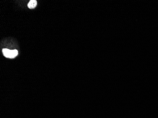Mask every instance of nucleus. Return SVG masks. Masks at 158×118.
Instances as JSON below:
<instances>
[{
	"label": "nucleus",
	"instance_id": "obj_1",
	"mask_svg": "<svg viewBox=\"0 0 158 118\" xmlns=\"http://www.w3.org/2000/svg\"><path fill=\"white\" fill-rule=\"evenodd\" d=\"M2 52H3V55L5 57L10 59L14 58L18 55V51L17 50H10L8 49H3L2 50Z\"/></svg>",
	"mask_w": 158,
	"mask_h": 118
},
{
	"label": "nucleus",
	"instance_id": "obj_2",
	"mask_svg": "<svg viewBox=\"0 0 158 118\" xmlns=\"http://www.w3.org/2000/svg\"><path fill=\"white\" fill-rule=\"evenodd\" d=\"M37 5V1L36 0H31L30 2H29L28 4V6L29 8L30 9H34L36 8Z\"/></svg>",
	"mask_w": 158,
	"mask_h": 118
}]
</instances>
